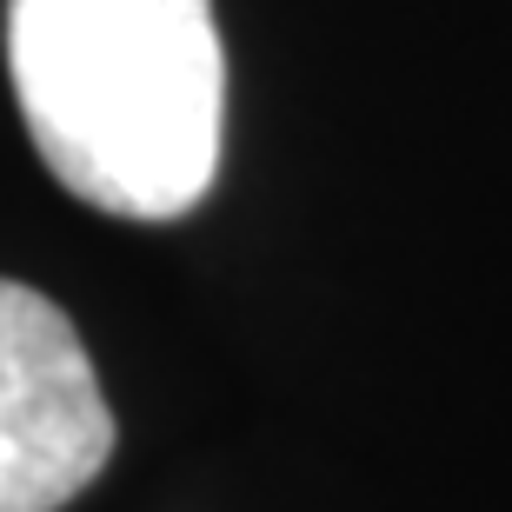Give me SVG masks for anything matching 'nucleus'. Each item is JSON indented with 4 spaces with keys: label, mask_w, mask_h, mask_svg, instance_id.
Wrapping results in <instances>:
<instances>
[{
    "label": "nucleus",
    "mask_w": 512,
    "mask_h": 512,
    "mask_svg": "<svg viewBox=\"0 0 512 512\" xmlns=\"http://www.w3.org/2000/svg\"><path fill=\"white\" fill-rule=\"evenodd\" d=\"M114 459V413L74 320L0 280V512H60Z\"/></svg>",
    "instance_id": "nucleus-2"
},
{
    "label": "nucleus",
    "mask_w": 512,
    "mask_h": 512,
    "mask_svg": "<svg viewBox=\"0 0 512 512\" xmlns=\"http://www.w3.org/2000/svg\"><path fill=\"white\" fill-rule=\"evenodd\" d=\"M7 74L74 200L180 220L213 187L227 54L207 0H7Z\"/></svg>",
    "instance_id": "nucleus-1"
}]
</instances>
